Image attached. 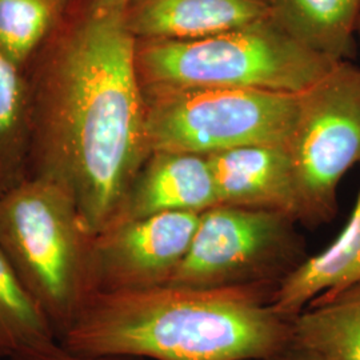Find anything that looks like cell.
I'll list each match as a JSON object with an SVG mask.
<instances>
[{"label":"cell","instance_id":"cell-1","mask_svg":"<svg viewBox=\"0 0 360 360\" xmlns=\"http://www.w3.org/2000/svg\"><path fill=\"white\" fill-rule=\"evenodd\" d=\"M123 0H72L23 74L28 178L72 196L98 233L112 224L151 153Z\"/></svg>","mask_w":360,"mask_h":360},{"label":"cell","instance_id":"cell-2","mask_svg":"<svg viewBox=\"0 0 360 360\" xmlns=\"http://www.w3.org/2000/svg\"><path fill=\"white\" fill-rule=\"evenodd\" d=\"M274 290L163 284L96 292L60 342L144 360H271L292 340L291 319L271 306Z\"/></svg>","mask_w":360,"mask_h":360},{"label":"cell","instance_id":"cell-3","mask_svg":"<svg viewBox=\"0 0 360 360\" xmlns=\"http://www.w3.org/2000/svg\"><path fill=\"white\" fill-rule=\"evenodd\" d=\"M95 232L70 193L27 178L0 196V245L59 340L96 294Z\"/></svg>","mask_w":360,"mask_h":360},{"label":"cell","instance_id":"cell-4","mask_svg":"<svg viewBox=\"0 0 360 360\" xmlns=\"http://www.w3.org/2000/svg\"><path fill=\"white\" fill-rule=\"evenodd\" d=\"M336 65L288 37L270 16L205 38L136 39L135 44L143 92L242 89L300 94Z\"/></svg>","mask_w":360,"mask_h":360},{"label":"cell","instance_id":"cell-5","mask_svg":"<svg viewBox=\"0 0 360 360\" xmlns=\"http://www.w3.org/2000/svg\"><path fill=\"white\" fill-rule=\"evenodd\" d=\"M150 148L217 154L255 144H287L299 94L242 89L143 92Z\"/></svg>","mask_w":360,"mask_h":360},{"label":"cell","instance_id":"cell-6","mask_svg":"<svg viewBox=\"0 0 360 360\" xmlns=\"http://www.w3.org/2000/svg\"><path fill=\"white\" fill-rule=\"evenodd\" d=\"M295 219L218 205L200 214L193 242L167 284L191 288L276 287L306 259Z\"/></svg>","mask_w":360,"mask_h":360},{"label":"cell","instance_id":"cell-7","mask_svg":"<svg viewBox=\"0 0 360 360\" xmlns=\"http://www.w3.org/2000/svg\"><path fill=\"white\" fill-rule=\"evenodd\" d=\"M295 171L299 223L318 227L338 212V188L360 165V67L340 62L299 94L287 142Z\"/></svg>","mask_w":360,"mask_h":360},{"label":"cell","instance_id":"cell-8","mask_svg":"<svg viewBox=\"0 0 360 360\" xmlns=\"http://www.w3.org/2000/svg\"><path fill=\"white\" fill-rule=\"evenodd\" d=\"M200 214L166 212L119 221L94 238L96 292L167 284L186 257Z\"/></svg>","mask_w":360,"mask_h":360},{"label":"cell","instance_id":"cell-9","mask_svg":"<svg viewBox=\"0 0 360 360\" xmlns=\"http://www.w3.org/2000/svg\"><path fill=\"white\" fill-rule=\"evenodd\" d=\"M218 205V188L207 156L153 150L132 180L112 224L166 212L202 214Z\"/></svg>","mask_w":360,"mask_h":360},{"label":"cell","instance_id":"cell-10","mask_svg":"<svg viewBox=\"0 0 360 360\" xmlns=\"http://www.w3.org/2000/svg\"><path fill=\"white\" fill-rule=\"evenodd\" d=\"M220 205L279 211L299 223L295 171L287 144H255L208 155Z\"/></svg>","mask_w":360,"mask_h":360},{"label":"cell","instance_id":"cell-11","mask_svg":"<svg viewBox=\"0 0 360 360\" xmlns=\"http://www.w3.org/2000/svg\"><path fill=\"white\" fill-rule=\"evenodd\" d=\"M269 16V0H129L126 6L135 39L205 38Z\"/></svg>","mask_w":360,"mask_h":360},{"label":"cell","instance_id":"cell-12","mask_svg":"<svg viewBox=\"0 0 360 360\" xmlns=\"http://www.w3.org/2000/svg\"><path fill=\"white\" fill-rule=\"evenodd\" d=\"M360 283V188L346 226L323 251L284 276L271 295V306L287 319L318 297Z\"/></svg>","mask_w":360,"mask_h":360},{"label":"cell","instance_id":"cell-13","mask_svg":"<svg viewBox=\"0 0 360 360\" xmlns=\"http://www.w3.org/2000/svg\"><path fill=\"white\" fill-rule=\"evenodd\" d=\"M270 18L309 51L334 62L356 55L360 0H269Z\"/></svg>","mask_w":360,"mask_h":360},{"label":"cell","instance_id":"cell-14","mask_svg":"<svg viewBox=\"0 0 360 360\" xmlns=\"http://www.w3.org/2000/svg\"><path fill=\"white\" fill-rule=\"evenodd\" d=\"M291 334L322 360H360V283L311 302L291 319Z\"/></svg>","mask_w":360,"mask_h":360},{"label":"cell","instance_id":"cell-15","mask_svg":"<svg viewBox=\"0 0 360 360\" xmlns=\"http://www.w3.org/2000/svg\"><path fill=\"white\" fill-rule=\"evenodd\" d=\"M25 74L0 52V196L28 178Z\"/></svg>","mask_w":360,"mask_h":360},{"label":"cell","instance_id":"cell-16","mask_svg":"<svg viewBox=\"0 0 360 360\" xmlns=\"http://www.w3.org/2000/svg\"><path fill=\"white\" fill-rule=\"evenodd\" d=\"M59 338L0 245V360Z\"/></svg>","mask_w":360,"mask_h":360},{"label":"cell","instance_id":"cell-17","mask_svg":"<svg viewBox=\"0 0 360 360\" xmlns=\"http://www.w3.org/2000/svg\"><path fill=\"white\" fill-rule=\"evenodd\" d=\"M72 0H0V52L22 72Z\"/></svg>","mask_w":360,"mask_h":360},{"label":"cell","instance_id":"cell-18","mask_svg":"<svg viewBox=\"0 0 360 360\" xmlns=\"http://www.w3.org/2000/svg\"><path fill=\"white\" fill-rule=\"evenodd\" d=\"M3 360H144L120 355H96L77 352L71 348L65 347L60 340H55L46 346L31 348L18 352Z\"/></svg>","mask_w":360,"mask_h":360},{"label":"cell","instance_id":"cell-19","mask_svg":"<svg viewBox=\"0 0 360 360\" xmlns=\"http://www.w3.org/2000/svg\"><path fill=\"white\" fill-rule=\"evenodd\" d=\"M271 360H322L309 351L303 348L297 347L295 345H290L288 347L283 349L281 354H278L275 358Z\"/></svg>","mask_w":360,"mask_h":360},{"label":"cell","instance_id":"cell-20","mask_svg":"<svg viewBox=\"0 0 360 360\" xmlns=\"http://www.w3.org/2000/svg\"><path fill=\"white\" fill-rule=\"evenodd\" d=\"M356 34H358V40L360 41V16L359 22H358V30H356Z\"/></svg>","mask_w":360,"mask_h":360},{"label":"cell","instance_id":"cell-21","mask_svg":"<svg viewBox=\"0 0 360 360\" xmlns=\"http://www.w3.org/2000/svg\"><path fill=\"white\" fill-rule=\"evenodd\" d=\"M123 1H126V3H129V0H123Z\"/></svg>","mask_w":360,"mask_h":360}]
</instances>
